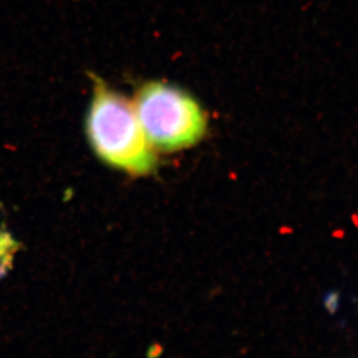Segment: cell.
Returning <instances> with one entry per match:
<instances>
[{"label":"cell","mask_w":358,"mask_h":358,"mask_svg":"<svg viewBox=\"0 0 358 358\" xmlns=\"http://www.w3.org/2000/svg\"><path fill=\"white\" fill-rule=\"evenodd\" d=\"M133 106L154 149L176 152L189 148L206 133L207 119L199 103L168 84H145L138 89Z\"/></svg>","instance_id":"cell-2"},{"label":"cell","mask_w":358,"mask_h":358,"mask_svg":"<svg viewBox=\"0 0 358 358\" xmlns=\"http://www.w3.org/2000/svg\"><path fill=\"white\" fill-rule=\"evenodd\" d=\"M87 131L96 155L107 164L133 176H145L155 169V149L142 129L133 103L96 77Z\"/></svg>","instance_id":"cell-1"},{"label":"cell","mask_w":358,"mask_h":358,"mask_svg":"<svg viewBox=\"0 0 358 358\" xmlns=\"http://www.w3.org/2000/svg\"><path fill=\"white\" fill-rule=\"evenodd\" d=\"M20 249V243L6 229H0V263L12 268L14 254Z\"/></svg>","instance_id":"cell-3"},{"label":"cell","mask_w":358,"mask_h":358,"mask_svg":"<svg viewBox=\"0 0 358 358\" xmlns=\"http://www.w3.org/2000/svg\"><path fill=\"white\" fill-rule=\"evenodd\" d=\"M10 268L3 266V263H0V280L7 275V272L10 271Z\"/></svg>","instance_id":"cell-4"}]
</instances>
